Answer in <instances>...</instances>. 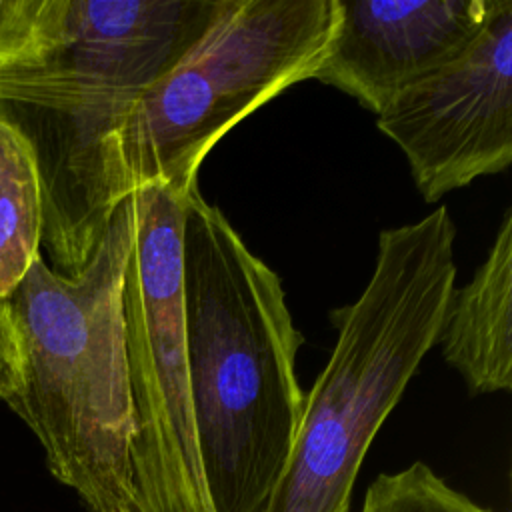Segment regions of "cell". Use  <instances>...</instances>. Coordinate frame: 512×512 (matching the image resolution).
Here are the masks:
<instances>
[{"instance_id": "3957f363", "label": "cell", "mask_w": 512, "mask_h": 512, "mask_svg": "<svg viewBox=\"0 0 512 512\" xmlns=\"http://www.w3.org/2000/svg\"><path fill=\"white\" fill-rule=\"evenodd\" d=\"M136 230L130 194L72 276L38 256L2 300L16 366L2 400L44 448L48 470L90 512H134V408L122 278Z\"/></svg>"}, {"instance_id": "9c48e42d", "label": "cell", "mask_w": 512, "mask_h": 512, "mask_svg": "<svg viewBox=\"0 0 512 512\" xmlns=\"http://www.w3.org/2000/svg\"><path fill=\"white\" fill-rule=\"evenodd\" d=\"M438 342L470 394L512 388V210L464 288L448 300Z\"/></svg>"}, {"instance_id": "6da1fadb", "label": "cell", "mask_w": 512, "mask_h": 512, "mask_svg": "<svg viewBox=\"0 0 512 512\" xmlns=\"http://www.w3.org/2000/svg\"><path fill=\"white\" fill-rule=\"evenodd\" d=\"M218 8L220 0H60L42 46L0 66V116L34 154L52 270L72 276L90 262L126 200L114 134Z\"/></svg>"}, {"instance_id": "52a82bcc", "label": "cell", "mask_w": 512, "mask_h": 512, "mask_svg": "<svg viewBox=\"0 0 512 512\" xmlns=\"http://www.w3.org/2000/svg\"><path fill=\"white\" fill-rule=\"evenodd\" d=\"M376 126L406 156L426 202L512 162V2L496 0L476 40L404 88Z\"/></svg>"}, {"instance_id": "ba28073f", "label": "cell", "mask_w": 512, "mask_h": 512, "mask_svg": "<svg viewBox=\"0 0 512 512\" xmlns=\"http://www.w3.org/2000/svg\"><path fill=\"white\" fill-rule=\"evenodd\" d=\"M340 20L310 80L334 86L376 116L410 84L460 56L496 0H338Z\"/></svg>"}, {"instance_id": "7a4b0ae2", "label": "cell", "mask_w": 512, "mask_h": 512, "mask_svg": "<svg viewBox=\"0 0 512 512\" xmlns=\"http://www.w3.org/2000/svg\"><path fill=\"white\" fill-rule=\"evenodd\" d=\"M182 314L194 428L214 512H264L304 410L280 276L200 194L184 200Z\"/></svg>"}, {"instance_id": "8992f818", "label": "cell", "mask_w": 512, "mask_h": 512, "mask_svg": "<svg viewBox=\"0 0 512 512\" xmlns=\"http://www.w3.org/2000/svg\"><path fill=\"white\" fill-rule=\"evenodd\" d=\"M136 230L122 278L134 408V512H214L200 464L184 340L180 242L186 196L132 192Z\"/></svg>"}, {"instance_id": "277c9868", "label": "cell", "mask_w": 512, "mask_h": 512, "mask_svg": "<svg viewBox=\"0 0 512 512\" xmlns=\"http://www.w3.org/2000/svg\"><path fill=\"white\" fill-rule=\"evenodd\" d=\"M454 240L444 206L380 232L366 288L330 312L336 344L304 396L296 440L264 512H350L376 432L438 344L456 280Z\"/></svg>"}, {"instance_id": "4fadbf2b", "label": "cell", "mask_w": 512, "mask_h": 512, "mask_svg": "<svg viewBox=\"0 0 512 512\" xmlns=\"http://www.w3.org/2000/svg\"><path fill=\"white\" fill-rule=\"evenodd\" d=\"M14 366H16V348H14L12 326H10L4 302L0 300V398L14 376Z\"/></svg>"}, {"instance_id": "8fae6325", "label": "cell", "mask_w": 512, "mask_h": 512, "mask_svg": "<svg viewBox=\"0 0 512 512\" xmlns=\"http://www.w3.org/2000/svg\"><path fill=\"white\" fill-rule=\"evenodd\" d=\"M358 512H494L448 486L430 466L414 462L392 474H378Z\"/></svg>"}, {"instance_id": "30bf717a", "label": "cell", "mask_w": 512, "mask_h": 512, "mask_svg": "<svg viewBox=\"0 0 512 512\" xmlns=\"http://www.w3.org/2000/svg\"><path fill=\"white\" fill-rule=\"evenodd\" d=\"M44 204L34 154L24 136L0 116V300L42 256Z\"/></svg>"}, {"instance_id": "5b68a950", "label": "cell", "mask_w": 512, "mask_h": 512, "mask_svg": "<svg viewBox=\"0 0 512 512\" xmlns=\"http://www.w3.org/2000/svg\"><path fill=\"white\" fill-rule=\"evenodd\" d=\"M338 20V0H220L206 30L138 96L114 134L122 194L158 184L186 196L224 134L310 80Z\"/></svg>"}, {"instance_id": "7c38bea8", "label": "cell", "mask_w": 512, "mask_h": 512, "mask_svg": "<svg viewBox=\"0 0 512 512\" xmlns=\"http://www.w3.org/2000/svg\"><path fill=\"white\" fill-rule=\"evenodd\" d=\"M60 0H0V66L34 54L48 38Z\"/></svg>"}]
</instances>
